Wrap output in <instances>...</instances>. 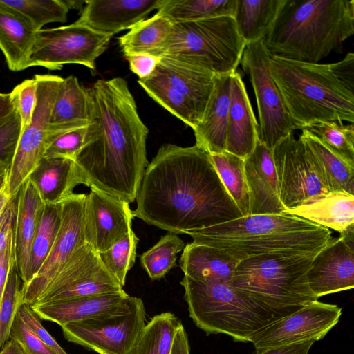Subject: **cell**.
I'll return each instance as SVG.
<instances>
[{"instance_id": "obj_5", "label": "cell", "mask_w": 354, "mask_h": 354, "mask_svg": "<svg viewBox=\"0 0 354 354\" xmlns=\"http://www.w3.org/2000/svg\"><path fill=\"white\" fill-rule=\"evenodd\" d=\"M331 231L288 214H250L191 232L193 242L221 249L239 261L268 254H317Z\"/></svg>"}, {"instance_id": "obj_2", "label": "cell", "mask_w": 354, "mask_h": 354, "mask_svg": "<svg viewBox=\"0 0 354 354\" xmlns=\"http://www.w3.org/2000/svg\"><path fill=\"white\" fill-rule=\"evenodd\" d=\"M86 89L89 123L75 159L84 185L132 203L148 163V129L124 79L98 80Z\"/></svg>"}, {"instance_id": "obj_54", "label": "cell", "mask_w": 354, "mask_h": 354, "mask_svg": "<svg viewBox=\"0 0 354 354\" xmlns=\"http://www.w3.org/2000/svg\"><path fill=\"white\" fill-rule=\"evenodd\" d=\"M15 111L10 93H0V120L8 117Z\"/></svg>"}, {"instance_id": "obj_12", "label": "cell", "mask_w": 354, "mask_h": 354, "mask_svg": "<svg viewBox=\"0 0 354 354\" xmlns=\"http://www.w3.org/2000/svg\"><path fill=\"white\" fill-rule=\"evenodd\" d=\"M37 103L30 124L21 131L16 152L8 171L7 191L17 194L44 157L47 149V133L57 92L63 78L54 75H35Z\"/></svg>"}, {"instance_id": "obj_52", "label": "cell", "mask_w": 354, "mask_h": 354, "mask_svg": "<svg viewBox=\"0 0 354 354\" xmlns=\"http://www.w3.org/2000/svg\"><path fill=\"white\" fill-rule=\"evenodd\" d=\"M315 340L270 348L262 351H254L252 354H308Z\"/></svg>"}, {"instance_id": "obj_8", "label": "cell", "mask_w": 354, "mask_h": 354, "mask_svg": "<svg viewBox=\"0 0 354 354\" xmlns=\"http://www.w3.org/2000/svg\"><path fill=\"white\" fill-rule=\"evenodd\" d=\"M245 46L234 17L221 16L174 24L156 56L228 73L236 71Z\"/></svg>"}, {"instance_id": "obj_9", "label": "cell", "mask_w": 354, "mask_h": 354, "mask_svg": "<svg viewBox=\"0 0 354 354\" xmlns=\"http://www.w3.org/2000/svg\"><path fill=\"white\" fill-rule=\"evenodd\" d=\"M271 58L263 41L260 40L245 46L240 64L250 79L256 97L259 141L272 149L295 129L271 74Z\"/></svg>"}, {"instance_id": "obj_1", "label": "cell", "mask_w": 354, "mask_h": 354, "mask_svg": "<svg viewBox=\"0 0 354 354\" xmlns=\"http://www.w3.org/2000/svg\"><path fill=\"white\" fill-rule=\"evenodd\" d=\"M133 216L176 234L243 217L212 162L196 145H162L143 174Z\"/></svg>"}, {"instance_id": "obj_46", "label": "cell", "mask_w": 354, "mask_h": 354, "mask_svg": "<svg viewBox=\"0 0 354 354\" xmlns=\"http://www.w3.org/2000/svg\"><path fill=\"white\" fill-rule=\"evenodd\" d=\"M86 129L87 126L59 136L49 145L43 158H64L75 160L83 146Z\"/></svg>"}, {"instance_id": "obj_51", "label": "cell", "mask_w": 354, "mask_h": 354, "mask_svg": "<svg viewBox=\"0 0 354 354\" xmlns=\"http://www.w3.org/2000/svg\"><path fill=\"white\" fill-rule=\"evenodd\" d=\"M17 211V194L9 200L0 217V253L4 249L14 230Z\"/></svg>"}, {"instance_id": "obj_4", "label": "cell", "mask_w": 354, "mask_h": 354, "mask_svg": "<svg viewBox=\"0 0 354 354\" xmlns=\"http://www.w3.org/2000/svg\"><path fill=\"white\" fill-rule=\"evenodd\" d=\"M353 34V0H285L263 41L272 56L318 63Z\"/></svg>"}, {"instance_id": "obj_18", "label": "cell", "mask_w": 354, "mask_h": 354, "mask_svg": "<svg viewBox=\"0 0 354 354\" xmlns=\"http://www.w3.org/2000/svg\"><path fill=\"white\" fill-rule=\"evenodd\" d=\"M331 238L314 257L307 274L308 286L317 298L354 287V227Z\"/></svg>"}, {"instance_id": "obj_42", "label": "cell", "mask_w": 354, "mask_h": 354, "mask_svg": "<svg viewBox=\"0 0 354 354\" xmlns=\"http://www.w3.org/2000/svg\"><path fill=\"white\" fill-rule=\"evenodd\" d=\"M138 243V238L132 230L111 247L98 253L106 269L122 287L128 271L134 265Z\"/></svg>"}, {"instance_id": "obj_55", "label": "cell", "mask_w": 354, "mask_h": 354, "mask_svg": "<svg viewBox=\"0 0 354 354\" xmlns=\"http://www.w3.org/2000/svg\"><path fill=\"white\" fill-rule=\"evenodd\" d=\"M0 354H25L19 345L11 339L5 343L0 350Z\"/></svg>"}, {"instance_id": "obj_47", "label": "cell", "mask_w": 354, "mask_h": 354, "mask_svg": "<svg viewBox=\"0 0 354 354\" xmlns=\"http://www.w3.org/2000/svg\"><path fill=\"white\" fill-rule=\"evenodd\" d=\"M9 339L17 342L25 354H57L28 328L18 313L12 324Z\"/></svg>"}, {"instance_id": "obj_17", "label": "cell", "mask_w": 354, "mask_h": 354, "mask_svg": "<svg viewBox=\"0 0 354 354\" xmlns=\"http://www.w3.org/2000/svg\"><path fill=\"white\" fill-rule=\"evenodd\" d=\"M86 194L84 211L85 242L95 251H105L131 231L129 203L95 187Z\"/></svg>"}, {"instance_id": "obj_24", "label": "cell", "mask_w": 354, "mask_h": 354, "mask_svg": "<svg viewBox=\"0 0 354 354\" xmlns=\"http://www.w3.org/2000/svg\"><path fill=\"white\" fill-rule=\"evenodd\" d=\"M44 203L28 178L17 193V211L14 226L15 265L25 285L27 281L31 244Z\"/></svg>"}, {"instance_id": "obj_26", "label": "cell", "mask_w": 354, "mask_h": 354, "mask_svg": "<svg viewBox=\"0 0 354 354\" xmlns=\"http://www.w3.org/2000/svg\"><path fill=\"white\" fill-rule=\"evenodd\" d=\"M306 156L329 192L354 195V161L331 149L306 130L299 138Z\"/></svg>"}, {"instance_id": "obj_39", "label": "cell", "mask_w": 354, "mask_h": 354, "mask_svg": "<svg viewBox=\"0 0 354 354\" xmlns=\"http://www.w3.org/2000/svg\"><path fill=\"white\" fill-rule=\"evenodd\" d=\"M184 241L176 234L168 232L140 256L142 268L152 280H158L176 266L177 254L183 250Z\"/></svg>"}, {"instance_id": "obj_16", "label": "cell", "mask_w": 354, "mask_h": 354, "mask_svg": "<svg viewBox=\"0 0 354 354\" xmlns=\"http://www.w3.org/2000/svg\"><path fill=\"white\" fill-rule=\"evenodd\" d=\"M86 194H72L61 202L62 221L51 250L36 276L24 286V303L32 305L73 254L86 243L84 211Z\"/></svg>"}, {"instance_id": "obj_50", "label": "cell", "mask_w": 354, "mask_h": 354, "mask_svg": "<svg viewBox=\"0 0 354 354\" xmlns=\"http://www.w3.org/2000/svg\"><path fill=\"white\" fill-rule=\"evenodd\" d=\"M15 263V257L13 230L8 238L6 247L0 253V304L10 272Z\"/></svg>"}, {"instance_id": "obj_58", "label": "cell", "mask_w": 354, "mask_h": 354, "mask_svg": "<svg viewBox=\"0 0 354 354\" xmlns=\"http://www.w3.org/2000/svg\"><path fill=\"white\" fill-rule=\"evenodd\" d=\"M8 171L0 174V194L6 188Z\"/></svg>"}, {"instance_id": "obj_31", "label": "cell", "mask_w": 354, "mask_h": 354, "mask_svg": "<svg viewBox=\"0 0 354 354\" xmlns=\"http://www.w3.org/2000/svg\"><path fill=\"white\" fill-rule=\"evenodd\" d=\"M157 67L170 84L189 100L201 120L213 89L215 73L167 57H161Z\"/></svg>"}, {"instance_id": "obj_15", "label": "cell", "mask_w": 354, "mask_h": 354, "mask_svg": "<svg viewBox=\"0 0 354 354\" xmlns=\"http://www.w3.org/2000/svg\"><path fill=\"white\" fill-rule=\"evenodd\" d=\"M272 156L285 210L329 192L309 161L304 143L293 133L274 146Z\"/></svg>"}, {"instance_id": "obj_19", "label": "cell", "mask_w": 354, "mask_h": 354, "mask_svg": "<svg viewBox=\"0 0 354 354\" xmlns=\"http://www.w3.org/2000/svg\"><path fill=\"white\" fill-rule=\"evenodd\" d=\"M164 0H90L75 22L112 36L123 30L131 29L145 19L153 10H158Z\"/></svg>"}, {"instance_id": "obj_10", "label": "cell", "mask_w": 354, "mask_h": 354, "mask_svg": "<svg viewBox=\"0 0 354 354\" xmlns=\"http://www.w3.org/2000/svg\"><path fill=\"white\" fill-rule=\"evenodd\" d=\"M111 36L73 23L37 32L27 67L60 70L66 64H79L91 70L108 48Z\"/></svg>"}, {"instance_id": "obj_56", "label": "cell", "mask_w": 354, "mask_h": 354, "mask_svg": "<svg viewBox=\"0 0 354 354\" xmlns=\"http://www.w3.org/2000/svg\"><path fill=\"white\" fill-rule=\"evenodd\" d=\"M11 197L7 191V187L0 194V217Z\"/></svg>"}, {"instance_id": "obj_43", "label": "cell", "mask_w": 354, "mask_h": 354, "mask_svg": "<svg viewBox=\"0 0 354 354\" xmlns=\"http://www.w3.org/2000/svg\"><path fill=\"white\" fill-rule=\"evenodd\" d=\"M24 284L13 265L0 304V350L9 339L13 320L21 304L24 303Z\"/></svg>"}, {"instance_id": "obj_36", "label": "cell", "mask_w": 354, "mask_h": 354, "mask_svg": "<svg viewBox=\"0 0 354 354\" xmlns=\"http://www.w3.org/2000/svg\"><path fill=\"white\" fill-rule=\"evenodd\" d=\"M62 221V203L44 204L31 248L26 286L36 276L48 257Z\"/></svg>"}, {"instance_id": "obj_23", "label": "cell", "mask_w": 354, "mask_h": 354, "mask_svg": "<svg viewBox=\"0 0 354 354\" xmlns=\"http://www.w3.org/2000/svg\"><path fill=\"white\" fill-rule=\"evenodd\" d=\"M258 140V122L242 77L236 71L232 78L225 151L244 160L252 153Z\"/></svg>"}, {"instance_id": "obj_3", "label": "cell", "mask_w": 354, "mask_h": 354, "mask_svg": "<svg viewBox=\"0 0 354 354\" xmlns=\"http://www.w3.org/2000/svg\"><path fill=\"white\" fill-rule=\"evenodd\" d=\"M270 68L293 122L301 129L315 121L354 122V54L330 64L272 56Z\"/></svg>"}, {"instance_id": "obj_11", "label": "cell", "mask_w": 354, "mask_h": 354, "mask_svg": "<svg viewBox=\"0 0 354 354\" xmlns=\"http://www.w3.org/2000/svg\"><path fill=\"white\" fill-rule=\"evenodd\" d=\"M145 308L138 297L126 313L106 314L61 326L66 339L98 354H132L145 325Z\"/></svg>"}, {"instance_id": "obj_41", "label": "cell", "mask_w": 354, "mask_h": 354, "mask_svg": "<svg viewBox=\"0 0 354 354\" xmlns=\"http://www.w3.org/2000/svg\"><path fill=\"white\" fill-rule=\"evenodd\" d=\"M2 1L22 14L37 31L48 24L67 21L69 9L63 0Z\"/></svg>"}, {"instance_id": "obj_13", "label": "cell", "mask_w": 354, "mask_h": 354, "mask_svg": "<svg viewBox=\"0 0 354 354\" xmlns=\"http://www.w3.org/2000/svg\"><path fill=\"white\" fill-rule=\"evenodd\" d=\"M122 291L123 287L106 269L98 252L85 243L73 254L32 305Z\"/></svg>"}, {"instance_id": "obj_34", "label": "cell", "mask_w": 354, "mask_h": 354, "mask_svg": "<svg viewBox=\"0 0 354 354\" xmlns=\"http://www.w3.org/2000/svg\"><path fill=\"white\" fill-rule=\"evenodd\" d=\"M139 84L156 102L192 129L201 118L189 100L176 89L156 66L147 78L139 80Z\"/></svg>"}, {"instance_id": "obj_37", "label": "cell", "mask_w": 354, "mask_h": 354, "mask_svg": "<svg viewBox=\"0 0 354 354\" xmlns=\"http://www.w3.org/2000/svg\"><path fill=\"white\" fill-rule=\"evenodd\" d=\"M209 155L222 183L243 216L250 215V194L244 160L226 151Z\"/></svg>"}, {"instance_id": "obj_6", "label": "cell", "mask_w": 354, "mask_h": 354, "mask_svg": "<svg viewBox=\"0 0 354 354\" xmlns=\"http://www.w3.org/2000/svg\"><path fill=\"white\" fill-rule=\"evenodd\" d=\"M180 284L189 317L207 335L225 334L234 342H251L258 332L289 315L252 299L230 283L184 276Z\"/></svg>"}, {"instance_id": "obj_7", "label": "cell", "mask_w": 354, "mask_h": 354, "mask_svg": "<svg viewBox=\"0 0 354 354\" xmlns=\"http://www.w3.org/2000/svg\"><path fill=\"white\" fill-rule=\"evenodd\" d=\"M315 255L268 254L241 260L230 284L252 299L290 314L318 300L307 281Z\"/></svg>"}, {"instance_id": "obj_33", "label": "cell", "mask_w": 354, "mask_h": 354, "mask_svg": "<svg viewBox=\"0 0 354 354\" xmlns=\"http://www.w3.org/2000/svg\"><path fill=\"white\" fill-rule=\"evenodd\" d=\"M173 26L170 19L156 13L119 37L120 48L124 56L142 53L156 56L171 32Z\"/></svg>"}, {"instance_id": "obj_30", "label": "cell", "mask_w": 354, "mask_h": 354, "mask_svg": "<svg viewBox=\"0 0 354 354\" xmlns=\"http://www.w3.org/2000/svg\"><path fill=\"white\" fill-rule=\"evenodd\" d=\"M290 214L339 233L354 225V195L342 192H328L294 208Z\"/></svg>"}, {"instance_id": "obj_25", "label": "cell", "mask_w": 354, "mask_h": 354, "mask_svg": "<svg viewBox=\"0 0 354 354\" xmlns=\"http://www.w3.org/2000/svg\"><path fill=\"white\" fill-rule=\"evenodd\" d=\"M89 117L86 89L80 84L75 76L63 78L52 109L47 133V148L59 136L86 127Z\"/></svg>"}, {"instance_id": "obj_53", "label": "cell", "mask_w": 354, "mask_h": 354, "mask_svg": "<svg viewBox=\"0 0 354 354\" xmlns=\"http://www.w3.org/2000/svg\"><path fill=\"white\" fill-rule=\"evenodd\" d=\"M170 354H190L187 334L181 322L177 327Z\"/></svg>"}, {"instance_id": "obj_22", "label": "cell", "mask_w": 354, "mask_h": 354, "mask_svg": "<svg viewBox=\"0 0 354 354\" xmlns=\"http://www.w3.org/2000/svg\"><path fill=\"white\" fill-rule=\"evenodd\" d=\"M232 74L214 75L213 89L203 116L193 129L195 145L209 154L225 151Z\"/></svg>"}, {"instance_id": "obj_21", "label": "cell", "mask_w": 354, "mask_h": 354, "mask_svg": "<svg viewBox=\"0 0 354 354\" xmlns=\"http://www.w3.org/2000/svg\"><path fill=\"white\" fill-rule=\"evenodd\" d=\"M244 171L250 194V214L284 213L272 149L258 140L252 153L244 159Z\"/></svg>"}, {"instance_id": "obj_32", "label": "cell", "mask_w": 354, "mask_h": 354, "mask_svg": "<svg viewBox=\"0 0 354 354\" xmlns=\"http://www.w3.org/2000/svg\"><path fill=\"white\" fill-rule=\"evenodd\" d=\"M285 0H236L234 19L245 44L263 40Z\"/></svg>"}, {"instance_id": "obj_45", "label": "cell", "mask_w": 354, "mask_h": 354, "mask_svg": "<svg viewBox=\"0 0 354 354\" xmlns=\"http://www.w3.org/2000/svg\"><path fill=\"white\" fill-rule=\"evenodd\" d=\"M37 82L34 78L25 80L10 93L21 122V131L30 124L37 103Z\"/></svg>"}, {"instance_id": "obj_40", "label": "cell", "mask_w": 354, "mask_h": 354, "mask_svg": "<svg viewBox=\"0 0 354 354\" xmlns=\"http://www.w3.org/2000/svg\"><path fill=\"white\" fill-rule=\"evenodd\" d=\"M301 130H306L323 144L342 156L354 161V125L338 121H315Z\"/></svg>"}, {"instance_id": "obj_14", "label": "cell", "mask_w": 354, "mask_h": 354, "mask_svg": "<svg viewBox=\"0 0 354 354\" xmlns=\"http://www.w3.org/2000/svg\"><path fill=\"white\" fill-rule=\"evenodd\" d=\"M342 308L318 300L310 302L258 332L252 339L256 351L322 339L339 322Z\"/></svg>"}, {"instance_id": "obj_28", "label": "cell", "mask_w": 354, "mask_h": 354, "mask_svg": "<svg viewBox=\"0 0 354 354\" xmlns=\"http://www.w3.org/2000/svg\"><path fill=\"white\" fill-rule=\"evenodd\" d=\"M37 32L22 14L0 0V50L10 71L28 68Z\"/></svg>"}, {"instance_id": "obj_48", "label": "cell", "mask_w": 354, "mask_h": 354, "mask_svg": "<svg viewBox=\"0 0 354 354\" xmlns=\"http://www.w3.org/2000/svg\"><path fill=\"white\" fill-rule=\"evenodd\" d=\"M17 313L28 328L55 353L68 354L45 329L41 323V319L30 305L23 303L19 306Z\"/></svg>"}, {"instance_id": "obj_38", "label": "cell", "mask_w": 354, "mask_h": 354, "mask_svg": "<svg viewBox=\"0 0 354 354\" xmlns=\"http://www.w3.org/2000/svg\"><path fill=\"white\" fill-rule=\"evenodd\" d=\"M180 322L171 312L155 315L143 327L132 354H170Z\"/></svg>"}, {"instance_id": "obj_57", "label": "cell", "mask_w": 354, "mask_h": 354, "mask_svg": "<svg viewBox=\"0 0 354 354\" xmlns=\"http://www.w3.org/2000/svg\"><path fill=\"white\" fill-rule=\"evenodd\" d=\"M65 5L70 10L80 8L84 3H86V1H75V0H63Z\"/></svg>"}, {"instance_id": "obj_44", "label": "cell", "mask_w": 354, "mask_h": 354, "mask_svg": "<svg viewBox=\"0 0 354 354\" xmlns=\"http://www.w3.org/2000/svg\"><path fill=\"white\" fill-rule=\"evenodd\" d=\"M21 133V119L16 110L0 120V174L9 171Z\"/></svg>"}, {"instance_id": "obj_27", "label": "cell", "mask_w": 354, "mask_h": 354, "mask_svg": "<svg viewBox=\"0 0 354 354\" xmlns=\"http://www.w3.org/2000/svg\"><path fill=\"white\" fill-rule=\"evenodd\" d=\"M28 179L44 204L61 203L77 185L84 184L75 160L64 158H42Z\"/></svg>"}, {"instance_id": "obj_20", "label": "cell", "mask_w": 354, "mask_h": 354, "mask_svg": "<svg viewBox=\"0 0 354 354\" xmlns=\"http://www.w3.org/2000/svg\"><path fill=\"white\" fill-rule=\"evenodd\" d=\"M138 297L122 291L77 299L30 306L41 319L57 323L62 326L106 314L129 312Z\"/></svg>"}, {"instance_id": "obj_35", "label": "cell", "mask_w": 354, "mask_h": 354, "mask_svg": "<svg viewBox=\"0 0 354 354\" xmlns=\"http://www.w3.org/2000/svg\"><path fill=\"white\" fill-rule=\"evenodd\" d=\"M236 0H164L157 14L174 24L204 19L234 17Z\"/></svg>"}, {"instance_id": "obj_49", "label": "cell", "mask_w": 354, "mask_h": 354, "mask_svg": "<svg viewBox=\"0 0 354 354\" xmlns=\"http://www.w3.org/2000/svg\"><path fill=\"white\" fill-rule=\"evenodd\" d=\"M131 71L136 74L139 80L149 77L155 71L161 57L142 53L125 56Z\"/></svg>"}, {"instance_id": "obj_29", "label": "cell", "mask_w": 354, "mask_h": 354, "mask_svg": "<svg viewBox=\"0 0 354 354\" xmlns=\"http://www.w3.org/2000/svg\"><path fill=\"white\" fill-rule=\"evenodd\" d=\"M239 262L221 249L192 242L185 246L180 266L192 279L230 283Z\"/></svg>"}]
</instances>
